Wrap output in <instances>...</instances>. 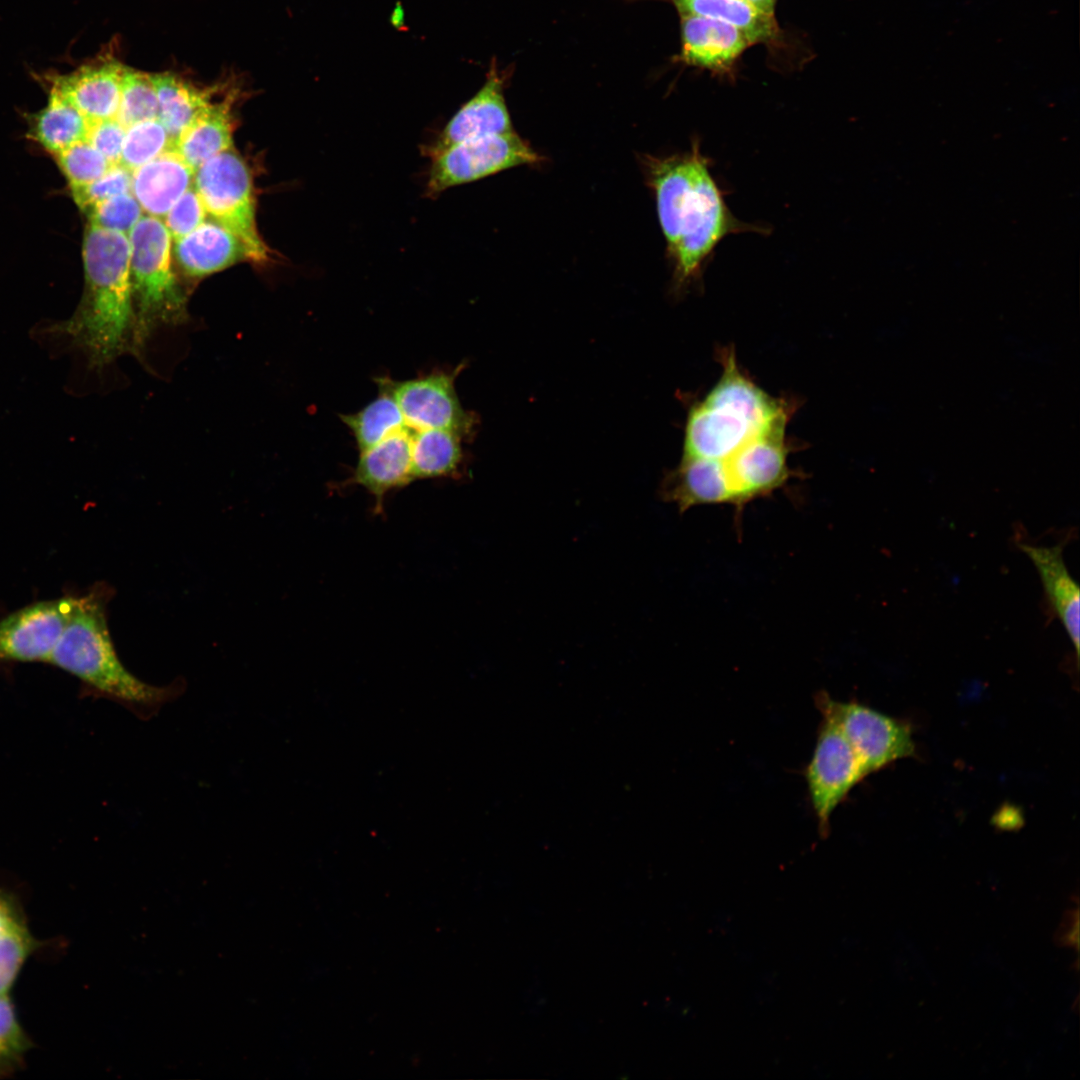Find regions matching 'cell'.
<instances>
[{
    "mask_svg": "<svg viewBox=\"0 0 1080 1080\" xmlns=\"http://www.w3.org/2000/svg\"><path fill=\"white\" fill-rule=\"evenodd\" d=\"M173 148V142L158 119L126 128L120 163L133 171Z\"/></svg>",
    "mask_w": 1080,
    "mask_h": 1080,
    "instance_id": "cell-26",
    "label": "cell"
},
{
    "mask_svg": "<svg viewBox=\"0 0 1080 1080\" xmlns=\"http://www.w3.org/2000/svg\"><path fill=\"white\" fill-rule=\"evenodd\" d=\"M91 122L51 87L47 105L36 115L32 137L48 152L57 154L86 140Z\"/></svg>",
    "mask_w": 1080,
    "mask_h": 1080,
    "instance_id": "cell-23",
    "label": "cell"
},
{
    "mask_svg": "<svg viewBox=\"0 0 1080 1080\" xmlns=\"http://www.w3.org/2000/svg\"><path fill=\"white\" fill-rule=\"evenodd\" d=\"M680 15L691 14L723 21L741 31L751 44L775 40L779 29L775 16L747 0H673Z\"/></svg>",
    "mask_w": 1080,
    "mask_h": 1080,
    "instance_id": "cell-22",
    "label": "cell"
},
{
    "mask_svg": "<svg viewBox=\"0 0 1080 1080\" xmlns=\"http://www.w3.org/2000/svg\"><path fill=\"white\" fill-rule=\"evenodd\" d=\"M58 166L71 190L84 187L101 177L111 166L87 140H82L55 154Z\"/></svg>",
    "mask_w": 1080,
    "mask_h": 1080,
    "instance_id": "cell-28",
    "label": "cell"
},
{
    "mask_svg": "<svg viewBox=\"0 0 1080 1080\" xmlns=\"http://www.w3.org/2000/svg\"><path fill=\"white\" fill-rule=\"evenodd\" d=\"M206 215L197 191L191 186L166 213L163 222L174 241L199 227Z\"/></svg>",
    "mask_w": 1080,
    "mask_h": 1080,
    "instance_id": "cell-32",
    "label": "cell"
},
{
    "mask_svg": "<svg viewBox=\"0 0 1080 1080\" xmlns=\"http://www.w3.org/2000/svg\"><path fill=\"white\" fill-rule=\"evenodd\" d=\"M412 430L405 428L380 443L360 451L346 484L359 485L374 498V513L383 514L387 494L412 481Z\"/></svg>",
    "mask_w": 1080,
    "mask_h": 1080,
    "instance_id": "cell-14",
    "label": "cell"
},
{
    "mask_svg": "<svg viewBox=\"0 0 1080 1080\" xmlns=\"http://www.w3.org/2000/svg\"><path fill=\"white\" fill-rule=\"evenodd\" d=\"M125 66L104 57L55 77L52 87L90 122L116 118Z\"/></svg>",
    "mask_w": 1080,
    "mask_h": 1080,
    "instance_id": "cell-13",
    "label": "cell"
},
{
    "mask_svg": "<svg viewBox=\"0 0 1080 1080\" xmlns=\"http://www.w3.org/2000/svg\"><path fill=\"white\" fill-rule=\"evenodd\" d=\"M195 171L171 148L132 171L131 193L146 214L164 218L193 186Z\"/></svg>",
    "mask_w": 1080,
    "mask_h": 1080,
    "instance_id": "cell-17",
    "label": "cell"
},
{
    "mask_svg": "<svg viewBox=\"0 0 1080 1080\" xmlns=\"http://www.w3.org/2000/svg\"><path fill=\"white\" fill-rule=\"evenodd\" d=\"M158 99V120L173 142L212 103L211 89H202L170 73L151 74Z\"/></svg>",
    "mask_w": 1080,
    "mask_h": 1080,
    "instance_id": "cell-20",
    "label": "cell"
},
{
    "mask_svg": "<svg viewBox=\"0 0 1080 1080\" xmlns=\"http://www.w3.org/2000/svg\"><path fill=\"white\" fill-rule=\"evenodd\" d=\"M83 298L71 318L51 330L66 336L102 369L124 352H133L135 314L126 234L88 224L83 239Z\"/></svg>",
    "mask_w": 1080,
    "mask_h": 1080,
    "instance_id": "cell-2",
    "label": "cell"
},
{
    "mask_svg": "<svg viewBox=\"0 0 1080 1080\" xmlns=\"http://www.w3.org/2000/svg\"><path fill=\"white\" fill-rule=\"evenodd\" d=\"M172 253L183 273L195 279L249 260L242 242L213 219L205 220L191 233L174 240Z\"/></svg>",
    "mask_w": 1080,
    "mask_h": 1080,
    "instance_id": "cell-16",
    "label": "cell"
},
{
    "mask_svg": "<svg viewBox=\"0 0 1080 1080\" xmlns=\"http://www.w3.org/2000/svg\"><path fill=\"white\" fill-rule=\"evenodd\" d=\"M463 439L458 433L447 429L413 431L412 481L458 477L464 459Z\"/></svg>",
    "mask_w": 1080,
    "mask_h": 1080,
    "instance_id": "cell-21",
    "label": "cell"
},
{
    "mask_svg": "<svg viewBox=\"0 0 1080 1080\" xmlns=\"http://www.w3.org/2000/svg\"><path fill=\"white\" fill-rule=\"evenodd\" d=\"M722 374L688 411L684 459L723 466L759 439L786 429L793 406L772 397L740 370L733 351L721 352Z\"/></svg>",
    "mask_w": 1080,
    "mask_h": 1080,
    "instance_id": "cell-4",
    "label": "cell"
},
{
    "mask_svg": "<svg viewBox=\"0 0 1080 1080\" xmlns=\"http://www.w3.org/2000/svg\"><path fill=\"white\" fill-rule=\"evenodd\" d=\"M126 128L116 119L91 122L86 140L109 162L119 164Z\"/></svg>",
    "mask_w": 1080,
    "mask_h": 1080,
    "instance_id": "cell-33",
    "label": "cell"
},
{
    "mask_svg": "<svg viewBox=\"0 0 1080 1080\" xmlns=\"http://www.w3.org/2000/svg\"><path fill=\"white\" fill-rule=\"evenodd\" d=\"M820 711L832 717L852 746L865 777L915 751L910 728L857 702H841L822 691L815 697Z\"/></svg>",
    "mask_w": 1080,
    "mask_h": 1080,
    "instance_id": "cell-8",
    "label": "cell"
},
{
    "mask_svg": "<svg viewBox=\"0 0 1080 1080\" xmlns=\"http://www.w3.org/2000/svg\"><path fill=\"white\" fill-rule=\"evenodd\" d=\"M644 168L655 193L676 289L699 278L717 245L728 235L767 232V228L739 221L730 212L698 139L684 153L646 156Z\"/></svg>",
    "mask_w": 1080,
    "mask_h": 1080,
    "instance_id": "cell-1",
    "label": "cell"
},
{
    "mask_svg": "<svg viewBox=\"0 0 1080 1080\" xmlns=\"http://www.w3.org/2000/svg\"><path fill=\"white\" fill-rule=\"evenodd\" d=\"M22 922L15 904L0 892V935Z\"/></svg>",
    "mask_w": 1080,
    "mask_h": 1080,
    "instance_id": "cell-34",
    "label": "cell"
},
{
    "mask_svg": "<svg viewBox=\"0 0 1080 1080\" xmlns=\"http://www.w3.org/2000/svg\"><path fill=\"white\" fill-rule=\"evenodd\" d=\"M681 16V60L687 65L728 73L752 45L737 28L723 21L691 14Z\"/></svg>",
    "mask_w": 1080,
    "mask_h": 1080,
    "instance_id": "cell-15",
    "label": "cell"
},
{
    "mask_svg": "<svg viewBox=\"0 0 1080 1080\" xmlns=\"http://www.w3.org/2000/svg\"><path fill=\"white\" fill-rule=\"evenodd\" d=\"M426 182L427 197L521 165L542 161V157L514 131L456 143L430 157Z\"/></svg>",
    "mask_w": 1080,
    "mask_h": 1080,
    "instance_id": "cell-7",
    "label": "cell"
},
{
    "mask_svg": "<svg viewBox=\"0 0 1080 1080\" xmlns=\"http://www.w3.org/2000/svg\"><path fill=\"white\" fill-rule=\"evenodd\" d=\"M77 595L31 603L0 621V663L48 662L71 618Z\"/></svg>",
    "mask_w": 1080,
    "mask_h": 1080,
    "instance_id": "cell-11",
    "label": "cell"
},
{
    "mask_svg": "<svg viewBox=\"0 0 1080 1080\" xmlns=\"http://www.w3.org/2000/svg\"><path fill=\"white\" fill-rule=\"evenodd\" d=\"M135 314L133 352L159 325L183 322L185 295L172 266V237L164 222L143 215L128 234Z\"/></svg>",
    "mask_w": 1080,
    "mask_h": 1080,
    "instance_id": "cell-5",
    "label": "cell"
},
{
    "mask_svg": "<svg viewBox=\"0 0 1080 1080\" xmlns=\"http://www.w3.org/2000/svg\"><path fill=\"white\" fill-rule=\"evenodd\" d=\"M756 8L762 12L774 16L775 4L777 0H747Z\"/></svg>",
    "mask_w": 1080,
    "mask_h": 1080,
    "instance_id": "cell-35",
    "label": "cell"
},
{
    "mask_svg": "<svg viewBox=\"0 0 1080 1080\" xmlns=\"http://www.w3.org/2000/svg\"><path fill=\"white\" fill-rule=\"evenodd\" d=\"M32 1042L24 1031L8 994L0 995V1079L23 1067Z\"/></svg>",
    "mask_w": 1080,
    "mask_h": 1080,
    "instance_id": "cell-27",
    "label": "cell"
},
{
    "mask_svg": "<svg viewBox=\"0 0 1080 1080\" xmlns=\"http://www.w3.org/2000/svg\"><path fill=\"white\" fill-rule=\"evenodd\" d=\"M113 594L110 585L96 583L77 595L71 618L49 663L76 677L89 694L117 702L147 720L182 693L184 681L151 685L123 665L107 621V606Z\"/></svg>",
    "mask_w": 1080,
    "mask_h": 1080,
    "instance_id": "cell-3",
    "label": "cell"
},
{
    "mask_svg": "<svg viewBox=\"0 0 1080 1080\" xmlns=\"http://www.w3.org/2000/svg\"><path fill=\"white\" fill-rule=\"evenodd\" d=\"M377 386L379 393L375 399L355 413L341 415L343 423L355 439L359 452L408 428L394 397L384 387Z\"/></svg>",
    "mask_w": 1080,
    "mask_h": 1080,
    "instance_id": "cell-24",
    "label": "cell"
},
{
    "mask_svg": "<svg viewBox=\"0 0 1080 1080\" xmlns=\"http://www.w3.org/2000/svg\"><path fill=\"white\" fill-rule=\"evenodd\" d=\"M193 186L207 214L242 242L249 260L270 259L256 225L252 178L238 153L230 148L204 162L194 173Z\"/></svg>",
    "mask_w": 1080,
    "mask_h": 1080,
    "instance_id": "cell-6",
    "label": "cell"
},
{
    "mask_svg": "<svg viewBox=\"0 0 1080 1080\" xmlns=\"http://www.w3.org/2000/svg\"><path fill=\"white\" fill-rule=\"evenodd\" d=\"M86 214L89 224L128 236L143 216V209L134 195L129 192L93 205Z\"/></svg>",
    "mask_w": 1080,
    "mask_h": 1080,
    "instance_id": "cell-30",
    "label": "cell"
},
{
    "mask_svg": "<svg viewBox=\"0 0 1080 1080\" xmlns=\"http://www.w3.org/2000/svg\"><path fill=\"white\" fill-rule=\"evenodd\" d=\"M39 947L25 923H19L0 935V995L13 986L29 956Z\"/></svg>",
    "mask_w": 1080,
    "mask_h": 1080,
    "instance_id": "cell-29",
    "label": "cell"
},
{
    "mask_svg": "<svg viewBox=\"0 0 1080 1080\" xmlns=\"http://www.w3.org/2000/svg\"><path fill=\"white\" fill-rule=\"evenodd\" d=\"M132 171L121 163L109 169L92 183L71 190L74 201L86 212L93 205L111 197L131 192Z\"/></svg>",
    "mask_w": 1080,
    "mask_h": 1080,
    "instance_id": "cell-31",
    "label": "cell"
},
{
    "mask_svg": "<svg viewBox=\"0 0 1080 1080\" xmlns=\"http://www.w3.org/2000/svg\"><path fill=\"white\" fill-rule=\"evenodd\" d=\"M116 119L125 128L158 119V99L151 74L125 66Z\"/></svg>",
    "mask_w": 1080,
    "mask_h": 1080,
    "instance_id": "cell-25",
    "label": "cell"
},
{
    "mask_svg": "<svg viewBox=\"0 0 1080 1080\" xmlns=\"http://www.w3.org/2000/svg\"><path fill=\"white\" fill-rule=\"evenodd\" d=\"M232 102L211 103L179 136L173 148L196 171L204 162L232 148Z\"/></svg>",
    "mask_w": 1080,
    "mask_h": 1080,
    "instance_id": "cell-19",
    "label": "cell"
},
{
    "mask_svg": "<svg viewBox=\"0 0 1080 1080\" xmlns=\"http://www.w3.org/2000/svg\"><path fill=\"white\" fill-rule=\"evenodd\" d=\"M1019 548L1035 566L1048 601L1063 624L1075 652L1080 647V591L1063 557V543L1036 546L1019 543Z\"/></svg>",
    "mask_w": 1080,
    "mask_h": 1080,
    "instance_id": "cell-18",
    "label": "cell"
},
{
    "mask_svg": "<svg viewBox=\"0 0 1080 1080\" xmlns=\"http://www.w3.org/2000/svg\"><path fill=\"white\" fill-rule=\"evenodd\" d=\"M504 82V73L491 63L483 86L453 115L436 139L423 147V154L431 157L459 142L513 132Z\"/></svg>",
    "mask_w": 1080,
    "mask_h": 1080,
    "instance_id": "cell-12",
    "label": "cell"
},
{
    "mask_svg": "<svg viewBox=\"0 0 1080 1080\" xmlns=\"http://www.w3.org/2000/svg\"><path fill=\"white\" fill-rule=\"evenodd\" d=\"M461 369L438 370L403 381L384 376L376 382L394 397L406 426L412 431L447 429L470 439L478 421L463 408L455 389V378Z\"/></svg>",
    "mask_w": 1080,
    "mask_h": 1080,
    "instance_id": "cell-10",
    "label": "cell"
},
{
    "mask_svg": "<svg viewBox=\"0 0 1080 1080\" xmlns=\"http://www.w3.org/2000/svg\"><path fill=\"white\" fill-rule=\"evenodd\" d=\"M815 747L804 777L818 831L830 832L831 817L865 774L847 738L835 720L821 713Z\"/></svg>",
    "mask_w": 1080,
    "mask_h": 1080,
    "instance_id": "cell-9",
    "label": "cell"
}]
</instances>
